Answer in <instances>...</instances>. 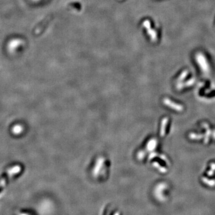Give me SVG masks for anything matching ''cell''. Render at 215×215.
Wrapping results in <instances>:
<instances>
[{"label": "cell", "instance_id": "obj_4", "mask_svg": "<svg viewBox=\"0 0 215 215\" xmlns=\"http://www.w3.org/2000/svg\"><path fill=\"white\" fill-rule=\"evenodd\" d=\"M202 126H203V127L205 129V130H206L205 135H204V142L205 144H207L209 141L210 137L212 135V131L211 130L209 124L206 123H203L202 124Z\"/></svg>", "mask_w": 215, "mask_h": 215}, {"label": "cell", "instance_id": "obj_3", "mask_svg": "<svg viewBox=\"0 0 215 215\" xmlns=\"http://www.w3.org/2000/svg\"><path fill=\"white\" fill-rule=\"evenodd\" d=\"M195 81V79L194 78H192L188 81H187L186 82L183 83V82H180L178 83L176 85V88L178 90H181L183 89L185 87H188L191 86L193 85Z\"/></svg>", "mask_w": 215, "mask_h": 215}, {"label": "cell", "instance_id": "obj_10", "mask_svg": "<svg viewBox=\"0 0 215 215\" xmlns=\"http://www.w3.org/2000/svg\"><path fill=\"white\" fill-rule=\"evenodd\" d=\"M154 165L155 167H156V168H157L161 173H166L167 171V170L166 168L163 167H162L161 166H160L159 164H158L157 162H155V163H154Z\"/></svg>", "mask_w": 215, "mask_h": 215}, {"label": "cell", "instance_id": "obj_7", "mask_svg": "<svg viewBox=\"0 0 215 215\" xmlns=\"http://www.w3.org/2000/svg\"><path fill=\"white\" fill-rule=\"evenodd\" d=\"M202 182L206 185H208L210 187H213L215 186V180L214 179H209L206 177H202Z\"/></svg>", "mask_w": 215, "mask_h": 215}, {"label": "cell", "instance_id": "obj_9", "mask_svg": "<svg viewBox=\"0 0 215 215\" xmlns=\"http://www.w3.org/2000/svg\"><path fill=\"white\" fill-rule=\"evenodd\" d=\"M210 169L207 172V175L209 176H212L215 172V162H212L210 164Z\"/></svg>", "mask_w": 215, "mask_h": 215}, {"label": "cell", "instance_id": "obj_12", "mask_svg": "<svg viewBox=\"0 0 215 215\" xmlns=\"http://www.w3.org/2000/svg\"><path fill=\"white\" fill-rule=\"evenodd\" d=\"M114 215H120V213L119 212H116V213L114 214Z\"/></svg>", "mask_w": 215, "mask_h": 215}, {"label": "cell", "instance_id": "obj_6", "mask_svg": "<svg viewBox=\"0 0 215 215\" xmlns=\"http://www.w3.org/2000/svg\"><path fill=\"white\" fill-rule=\"evenodd\" d=\"M188 137L191 140H201L204 137V135L200 133H190Z\"/></svg>", "mask_w": 215, "mask_h": 215}, {"label": "cell", "instance_id": "obj_11", "mask_svg": "<svg viewBox=\"0 0 215 215\" xmlns=\"http://www.w3.org/2000/svg\"><path fill=\"white\" fill-rule=\"evenodd\" d=\"M212 136H213V139H215V129H214V130H213L212 131Z\"/></svg>", "mask_w": 215, "mask_h": 215}, {"label": "cell", "instance_id": "obj_8", "mask_svg": "<svg viewBox=\"0 0 215 215\" xmlns=\"http://www.w3.org/2000/svg\"><path fill=\"white\" fill-rule=\"evenodd\" d=\"M188 74V70H184L183 71H182V72L181 73V75H179V77L177 80V83H180V82H182V81L187 77Z\"/></svg>", "mask_w": 215, "mask_h": 215}, {"label": "cell", "instance_id": "obj_1", "mask_svg": "<svg viewBox=\"0 0 215 215\" xmlns=\"http://www.w3.org/2000/svg\"><path fill=\"white\" fill-rule=\"evenodd\" d=\"M197 63L199 66L200 68L203 72L205 74H209L210 72L209 65L206 59L203 56H199L197 57Z\"/></svg>", "mask_w": 215, "mask_h": 215}, {"label": "cell", "instance_id": "obj_2", "mask_svg": "<svg viewBox=\"0 0 215 215\" xmlns=\"http://www.w3.org/2000/svg\"><path fill=\"white\" fill-rule=\"evenodd\" d=\"M163 102H164V103L166 106L174 109L175 111H177V112H182L184 109V107L182 105L179 104V103H176L168 98H165L164 100H163Z\"/></svg>", "mask_w": 215, "mask_h": 215}, {"label": "cell", "instance_id": "obj_5", "mask_svg": "<svg viewBox=\"0 0 215 215\" xmlns=\"http://www.w3.org/2000/svg\"><path fill=\"white\" fill-rule=\"evenodd\" d=\"M168 122V118L167 117H165L163 118L162 121H161V130H160V134L161 136L163 137L166 134V130L167 125Z\"/></svg>", "mask_w": 215, "mask_h": 215}]
</instances>
